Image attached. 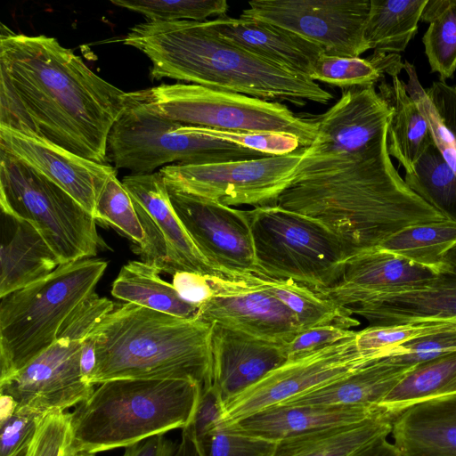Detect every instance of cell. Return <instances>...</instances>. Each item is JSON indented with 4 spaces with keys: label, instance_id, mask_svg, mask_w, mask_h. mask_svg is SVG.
<instances>
[{
    "label": "cell",
    "instance_id": "obj_36",
    "mask_svg": "<svg viewBox=\"0 0 456 456\" xmlns=\"http://www.w3.org/2000/svg\"><path fill=\"white\" fill-rule=\"evenodd\" d=\"M455 245L456 221L447 219L406 227L389 237L377 249L439 268L444 256Z\"/></svg>",
    "mask_w": 456,
    "mask_h": 456
},
{
    "label": "cell",
    "instance_id": "obj_6",
    "mask_svg": "<svg viewBox=\"0 0 456 456\" xmlns=\"http://www.w3.org/2000/svg\"><path fill=\"white\" fill-rule=\"evenodd\" d=\"M107 265L94 258L61 264L46 278L1 298L0 382L57 339L68 319L95 293Z\"/></svg>",
    "mask_w": 456,
    "mask_h": 456
},
{
    "label": "cell",
    "instance_id": "obj_31",
    "mask_svg": "<svg viewBox=\"0 0 456 456\" xmlns=\"http://www.w3.org/2000/svg\"><path fill=\"white\" fill-rule=\"evenodd\" d=\"M428 0H370L364 30L369 50L383 54L404 52L415 37Z\"/></svg>",
    "mask_w": 456,
    "mask_h": 456
},
{
    "label": "cell",
    "instance_id": "obj_51",
    "mask_svg": "<svg viewBox=\"0 0 456 456\" xmlns=\"http://www.w3.org/2000/svg\"><path fill=\"white\" fill-rule=\"evenodd\" d=\"M96 365V348L95 342L91 333L82 343L80 354V372L82 379L89 384L92 374ZM94 386V385H93Z\"/></svg>",
    "mask_w": 456,
    "mask_h": 456
},
{
    "label": "cell",
    "instance_id": "obj_2",
    "mask_svg": "<svg viewBox=\"0 0 456 456\" xmlns=\"http://www.w3.org/2000/svg\"><path fill=\"white\" fill-rule=\"evenodd\" d=\"M276 205L323 224L348 259L377 249L406 227L448 219L399 175L387 151V129L364 149L294 177Z\"/></svg>",
    "mask_w": 456,
    "mask_h": 456
},
{
    "label": "cell",
    "instance_id": "obj_22",
    "mask_svg": "<svg viewBox=\"0 0 456 456\" xmlns=\"http://www.w3.org/2000/svg\"><path fill=\"white\" fill-rule=\"evenodd\" d=\"M438 272L439 268L375 249L349 258L339 281L316 292L346 309L378 294L424 285Z\"/></svg>",
    "mask_w": 456,
    "mask_h": 456
},
{
    "label": "cell",
    "instance_id": "obj_7",
    "mask_svg": "<svg viewBox=\"0 0 456 456\" xmlns=\"http://www.w3.org/2000/svg\"><path fill=\"white\" fill-rule=\"evenodd\" d=\"M245 211L255 251L254 274L292 280L314 291L339 281L348 257L323 224L278 205Z\"/></svg>",
    "mask_w": 456,
    "mask_h": 456
},
{
    "label": "cell",
    "instance_id": "obj_30",
    "mask_svg": "<svg viewBox=\"0 0 456 456\" xmlns=\"http://www.w3.org/2000/svg\"><path fill=\"white\" fill-rule=\"evenodd\" d=\"M161 272L143 261H130L112 283L116 298L176 317L193 319L199 308L184 301L172 283L160 278Z\"/></svg>",
    "mask_w": 456,
    "mask_h": 456
},
{
    "label": "cell",
    "instance_id": "obj_53",
    "mask_svg": "<svg viewBox=\"0 0 456 456\" xmlns=\"http://www.w3.org/2000/svg\"><path fill=\"white\" fill-rule=\"evenodd\" d=\"M173 456H200L194 438L185 430L182 431L181 441Z\"/></svg>",
    "mask_w": 456,
    "mask_h": 456
},
{
    "label": "cell",
    "instance_id": "obj_20",
    "mask_svg": "<svg viewBox=\"0 0 456 456\" xmlns=\"http://www.w3.org/2000/svg\"><path fill=\"white\" fill-rule=\"evenodd\" d=\"M370 326L426 321L456 322V245L442 260L437 276L415 288L370 297L346 308Z\"/></svg>",
    "mask_w": 456,
    "mask_h": 456
},
{
    "label": "cell",
    "instance_id": "obj_49",
    "mask_svg": "<svg viewBox=\"0 0 456 456\" xmlns=\"http://www.w3.org/2000/svg\"><path fill=\"white\" fill-rule=\"evenodd\" d=\"M172 284L179 296L198 308L212 295L207 275L179 271L173 275Z\"/></svg>",
    "mask_w": 456,
    "mask_h": 456
},
{
    "label": "cell",
    "instance_id": "obj_18",
    "mask_svg": "<svg viewBox=\"0 0 456 456\" xmlns=\"http://www.w3.org/2000/svg\"><path fill=\"white\" fill-rule=\"evenodd\" d=\"M391 108L375 86L342 89L340 99L314 117L317 134L303 148L298 166L318 164L357 152L388 127Z\"/></svg>",
    "mask_w": 456,
    "mask_h": 456
},
{
    "label": "cell",
    "instance_id": "obj_34",
    "mask_svg": "<svg viewBox=\"0 0 456 456\" xmlns=\"http://www.w3.org/2000/svg\"><path fill=\"white\" fill-rule=\"evenodd\" d=\"M254 277L295 314L302 330L321 325L351 330L360 324L346 309L292 280L273 279L262 274H254Z\"/></svg>",
    "mask_w": 456,
    "mask_h": 456
},
{
    "label": "cell",
    "instance_id": "obj_48",
    "mask_svg": "<svg viewBox=\"0 0 456 456\" xmlns=\"http://www.w3.org/2000/svg\"><path fill=\"white\" fill-rule=\"evenodd\" d=\"M224 411L222 395L212 383L202 388L191 419L183 430L197 441L224 424Z\"/></svg>",
    "mask_w": 456,
    "mask_h": 456
},
{
    "label": "cell",
    "instance_id": "obj_29",
    "mask_svg": "<svg viewBox=\"0 0 456 456\" xmlns=\"http://www.w3.org/2000/svg\"><path fill=\"white\" fill-rule=\"evenodd\" d=\"M379 90L392 111L387 128L388 153L404 168L405 173H410L425 148L433 141L428 123L398 75L392 77V84L381 82Z\"/></svg>",
    "mask_w": 456,
    "mask_h": 456
},
{
    "label": "cell",
    "instance_id": "obj_41",
    "mask_svg": "<svg viewBox=\"0 0 456 456\" xmlns=\"http://www.w3.org/2000/svg\"><path fill=\"white\" fill-rule=\"evenodd\" d=\"M382 71L368 58L330 56L322 53L316 61L309 77L342 89L375 86Z\"/></svg>",
    "mask_w": 456,
    "mask_h": 456
},
{
    "label": "cell",
    "instance_id": "obj_38",
    "mask_svg": "<svg viewBox=\"0 0 456 456\" xmlns=\"http://www.w3.org/2000/svg\"><path fill=\"white\" fill-rule=\"evenodd\" d=\"M456 329V322L426 321L399 325L369 326L356 331L357 349L373 358H380L398 352L399 346L419 337L438 331Z\"/></svg>",
    "mask_w": 456,
    "mask_h": 456
},
{
    "label": "cell",
    "instance_id": "obj_55",
    "mask_svg": "<svg viewBox=\"0 0 456 456\" xmlns=\"http://www.w3.org/2000/svg\"><path fill=\"white\" fill-rule=\"evenodd\" d=\"M73 456H95L94 453H88V452H78L74 454Z\"/></svg>",
    "mask_w": 456,
    "mask_h": 456
},
{
    "label": "cell",
    "instance_id": "obj_25",
    "mask_svg": "<svg viewBox=\"0 0 456 456\" xmlns=\"http://www.w3.org/2000/svg\"><path fill=\"white\" fill-rule=\"evenodd\" d=\"M0 298L50 275L61 262L29 222L1 211Z\"/></svg>",
    "mask_w": 456,
    "mask_h": 456
},
{
    "label": "cell",
    "instance_id": "obj_44",
    "mask_svg": "<svg viewBox=\"0 0 456 456\" xmlns=\"http://www.w3.org/2000/svg\"><path fill=\"white\" fill-rule=\"evenodd\" d=\"M200 456H273L276 443L227 431L224 424L195 441Z\"/></svg>",
    "mask_w": 456,
    "mask_h": 456
},
{
    "label": "cell",
    "instance_id": "obj_40",
    "mask_svg": "<svg viewBox=\"0 0 456 456\" xmlns=\"http://www.w3.org/2000/svg\"><path fill=\"white\" fill-rule=\"evenodd\" d=\"M94 218L115 227L136 245L144 240V231L134 200L117 175L110 176L102 188Z\"/></svg>",
    "mask_w": 456,
    "mask_h": 456
},
{
    "label": "cell",
    "instance_id": "obj_32",
    "mask_svg": "<svg viewBox=\"0 0 456 456\" xmlns=\"http://www.w3.org/2000/svg\"><path fill=\"white\" fill-rule=\"evenodd\" d=\"M403 69L409 77L406 90L426 118L435 144L456 174V85L436 81L425 89L412 64L405 61Z\"/></svg>",
    "mask_w": 456,
    "mask_h": 456
},
{
    "label": "cell",
    "instance_id": "obj_10",
    "mask_svg": "<svg viewBox=\"0 0 456 456\" xmlns=\"http://www.w3.org/2000/svg\"><path fill=\"white\" fill-rule=\"evenodd\" d=\"M108 160L133 175L169 165H205L267 157L205 133L202 126L166 119L128 105L108 139Z\"/></svg>",
    "mask_w": 456,
    "mask_h": 456
},
{
    "label": "cell",
    "instance_id": "obj_27",
    "mask_svg": "<svg viewBox=\"0 0 456 456\" xmlns=\"http://www.w3.org/2000/svg\"><path fill=\"white\" fill-rule=\"evenodd\" d=\"M414 366L377 358L340 378L281 403L282 405H380Z\"/></svg>",
    "mask_w": 456,
    "mask_h": 456
},
{
    "label": "cell",
    "instance_id": "obj_11",
    "mask_svg": "<svg viewBox=\"0 0 456 456\" xmlns=\"http://www.w3.org/2000/svg\"><path fill=\"white\" fill-rule=\"evenodd\" d=\"M115 305L92 295L64 323L57 339L33 361L0 382V395L44 415L77 406L94 390L80 372L82 343Z\"/></svg>",
    "mask_w": 456,
    "mask_h": 456
},
{
    "label": "cell",
    "instance_id": "obj_8",
    "mask_svg": "<svg viewBox=\"0 0 456 456\" xmlns=\"http://www.w3.org/2000/svg\"><path fill=\"white\" fill-rule=\"evenodd\" d=\"M127 104L186 125L222 131L286 133L301 146L317 134L313 118H302L286 105L240 94L185 83L161 84L127 93Z\"/></svg>",
    "mask_w": 456,
    "mask_h": 456
},
{
    "label": "cell",
    "instance_id": "obj_14",
    "mask_svg": "<svg viewBox=\"0 0 456 456\" xmlns=\"http://www.w3.org/2000/svg\"><path fill=\"white\" fill-rule=\"evenodd\" d=\"M121 182L134 200L144 231V240L134 250L142 261L172 275L179 271L224 275L194 245L173 208L159 171L131 174Z\"/></svg>",
    "mask_w": 456,
    "mask_h": 456
},
{
    "label": "cell",
    "instance_id": "obj_5",
    "mask_svg": "<svg viewBox=\"0 0 456 456\" xmlns=\"http://www.w3.org/2000/svg\"><path fill=\"white\" fill-rule=\"evenodd\" d=\"M202 387L183 379H113L99 384L72 412V452L126 448L184 428Z\"/></svg>",
    "mask_w": 456,
    "mask_h": 456
},
{
    "label": "cell",
    "instance_id": "obj_37",
    "mask_svg": "<svg viewBox=\"0 0 456 456\" xmlns=\"http://www.w3.org/2000/svg\"><path fill=\"white\" fill-rule=\"evenodd\" d=\"M420 20L429 24L422 42L431 71L445 82L456 70V0H428Z\"/></svg>",
    "mask_w": 456,
    "mask_h": 456
},
{
    "label": "cell",
    "instance_id": "obj_12",
    "mask_svg": "<svg viewBox=\"0 0 456 456\" xmlns=\"http://www.w3.org/2000/svg\"><path fill=\"white\" fill-rule=\"evenodd\" d=\"M303 149L289 154L159 169L168 189L232 206L276 205L292 182Z\"/></svg>",
    "mask_w": 456,
    "mask_h": 456
},
{
    "label": "cell",
    "instance_id": "obj_33",
    "mask_svg": "<svg viewBox=\"0 0 456 456\" xmlns=\"http://www.w3.org/2000/svg\"><path fill=\"white\" fill-rule=\"evenodd\" d=\"M456 394V352L414 366L389 392L380 406L399 414L430 399Z\"/></svg>",
    "mask_w": 456,
    "mask_h": 456
},
{
    "label": "cell",
    "instance_id": "obj_3",
    "mask_svg": "<svg viewBox=\"0 0 456 456\" xmlns=\"http://www.w3.org/2000/svg\"><path fill=\"white\" fill-rule=\"evenodd\" d=\"M207 20L145 21L130 28L123 42L150 59L151 79L171 78L300 107L333 98L310 77L222 39Z\"/></svg>",
    "mask_w": 456,
    "mask_h": 456
},
{
    "label": "cell",
    "instance_id": "obj_26",
    "mask_svg": "<svg viewBox=\"0 0 456 456\" xmlns=\"http://www.w3.org/2000/svg\"><path fill=\"white\" fill-rule=\"evenodd\" d=\"M391 433L401 456H456V394L404 409Z\"/></svg>",
    "mask_w": 456,
    "mask_h": 456
},
{
    "label": "cell",
    "instance_id": "obj_52",
    "mask_svg": "<svg viewBox=\"0 0 456 456\" xmlns=\"http://www.w3.org/2000/svg\"><path fill=\"white\" fill-rule=\"evenodd\" d=\"M350 456H401L394 444L387 440V436L380 437Z\"/></svg>",
    "mask_w": 456,
    "mask_h": 456
},
{
    "label": "cell",
    "instance_id": "obj_43",
    "mask_svg": "<svg viewBox=\"0 0 456 456\" xmlns=\"http://www.w3.org/2000/svg\"><path fill=\"white\" fill-rule=\"evenodd\" d=\"M72 413L52 412L39 422L24 456H73Z\"/></svg>",
    "mask_w": 456,
    "mask_h": 456
},
{
    "label": "cell",
    "instance_id": "obj_47",
    "mask_svg": "<svg viewBox=\"0 0 456 456\" xmlns=\"http://www.w3.org/2000/svg\"><path fill=\"white\" fill-rule=\"evenodd\" d=\"M356 331L337 325H321L302 330L290 342L283 345L288 361L306 356L345 338L354 337Z\"/></svg>",
    "mask_w": 456,
    "mask_h": 456
},
{
    "label": "cell",
    "instance_id": "obj_42",
    "mask_svg": "<svg viewBox=\"0 0 456 456\" xmlns=\"http://www.w3.org/2000/svg\"><path fill=\"white\" fill-rule=\"evenodd\" d=\"M45 416L19 407L11 397L1 395L0 456L27 448Z\"/></svg>",
    "mask_w": 456,
    "mask_h": 456
},
{
    "label": "cell",
    "instance_id": "obj_21",
    "mask_svg": "<svg viewBox=\"0 0 456 456\" xmlns=\"http://www.w3.org/2000/svg\"><path fill=\"white\" fill-rule=\"evenodd\" d=\"M212 383L224 406L288 362L281 345L212 324Z\"/></svg>",
    "mask_w": 456,
    "mask_h": 456
},
{
    "label": "cell",
    "instance_id": "obj_15",
    "mask_svg": "<svg viewBox=\"0 0 456 456\" xmlns=\"http://www.w3.org/2000/svg\"><path fill=\"white\" fill-rule=\"evenodd\" d=\"M207 280L212 295L199 307L196 318L200 321L281 346L302 330L295 314L264 289L253 273L207 275Z\"/></svg>",
    "mask_w": 456,
    "mask_h": 456
},
{
    "label": "cell",
    "instance_id": "obj_13",
    "mask_svg": "<svg viewBox=\"0 0 456 456\" xmlns=\"http://www.w3.org/2000/svg\"><path fill=\"white\" fill-rule=\"evenodd\" d=\"M370 0H253L240 17L268 22L319 45L325 54L360 57Z\"/></svg>",
    "mask_w": 456,
    "mask_h": 456
},
{
    "label": "cell",
    "instance_id": "obj_4",
    "mask_svg": "<svg viewBox=\"0 0 456 456\" xmlns=\"http://www.w3.org/2000/svg\"><path fill=\"white\" fill-rule=\"evenodd\" d=\"M212 324L126 303L92 330L96 365L90 383L124 379L212 384Z\"/></svg>",
    "mask_w": 456,
    "mask_h": 456
},
{
    "label": "cell",
    "instance_id": "obj_39",
    "mask_svg": "<svg viewBox=\"0 0 456 456\" xmlns=\"http://www.w3.org/2000/svg\"><path fill=\"white\" fill-rule=\"evenodd\" d=\"M113 4L143 15L147 21H204L226 15L225 0H111Z\"/></svg>",
    "mask_w": 456,
    "mask_h": 456
},
{
    "label": "cell",
    "instance_id": "obj_9",
    "mask_svg": "<svg viewBox=\"0 0 456 456\" xmlns=\"http://www.w3.org/2000/svg\"><path fill=\"white\" fill-rule=\"evenodd\" d=\"M1 211L32 224L61 264L94 256L102 246L96 220L67 191L0 150Z\"/></svg>",
    "mask_w": 456,
    "mask_h": 456
},
{
    "label": "cell",
    "instance_id": "obj_19",
    "mask_svg": "<svg viewBox=\"0 0 456 456\" xmlns=\"http://www.w3.org/2000/svg\"><path fill=\"white\" fill-rule=\"evenodd\" d=\"M0 150L23 161L76 200L93 216L108 179L117 175L110 164H99L60 146L0 126Z\"/></svg>",
    "mask_w": 456,
    "mask_h": 456
},
{
    "label": "cell",
    "instance_id": "obj_28",
    "mask_svg": "<svg viewBox=\"0 0 456 456\" xmlns=\"http://www.w3.org/2000/svg\"><path fill=\"white\" fill-rule=\"evenodd\" d=\"M397 415L388 413L285 439L276 443L273 456H350L377 439L387 436Z\"/></svg>",
    "mask_w": 456,
    "mask_h": 456
},
{
    "label": "cell",
    "instance_id": "obj_23",
    "mask_svg": "<svg viewBox=\"0 0 456 456\" xmlns=\"http://www.w3.org/2000/svg\"><path fill=\"white\" fill-rule=\"evenodd\" d=\"M388 413L393 412L380 405L276 404L224 424V428L230 432L278 443L323 428L360 422Z\"/></svg>",
    "mask_w": 456,
    "mask_h": 456
},
{
    "label": "cell",
    "instance_id": "obj_35",
    "mask_svg": "<svg viewBox=\"0 0 456 456\" xmlns=\"http://www.w3.org/2000/svg\"><path fill=\"white\" fill-rule=\"evenodd\" d=\"M404 181L417 195L446 218L456 221V174L432 141Z\"/></svg>",
    "mask_w": 456,
    "mask_h": 456
},
{
    "label": "cell",
    "instance_id": "obj_1",
    "mask_svg": "<svg viewBox=\"0 0 456 456\" xmlns=\"http://www.w3.org/2000/svg\"><path fill=\"white\" fill-rule=\"evenodd\" d=\"M2 28L0 126L108 164V139L127 107V93L54 37Z\"/></svg>",
    "mask_w": 456,
    "mask_h": 456
},
{
    "label": "cell",
    "instance_id": "obj_54",
    "mask_svg": "<svg viewBox=\"0 0 456 456\" xmlns=\"http://www.w3.org/2000/svg\"><path fill=\"white\" fill-rule=\"evenodd\" d=\"M27 449H28V447L27 448L20 449V450L12 452V454H10L8 456H24L25 453H26Z\"/></svg>",
    "mask_w": 456,
    "mask_h": 456
},
{
    "label": "cell",
    "instance_id": "obj_24",
    "mask_svg": "<svg viewBox=\"0 0 456 456\" xmlns=\"http://www.w3.org/2000/svg\"><path fill=\"white\" fill-rule=\"evenodd\" d=\"M207 22L226 42L308 77L324 53L319 45L262 20L224 15Z\"/></svg>",
    "mask_w": 456,
    "mask_h": 456
},
{
    "label": "cell",
    "instance_id": "obj_50",
    "mask_svg": "<svg viewBox=\"0 0 456 456\" xmlns=\"http://www.w3.org/2000/svg\"><path fill=\"white\" fill-rule=\"evenodd\" d=\"M176 447V444L159 435L126 447L123 456H173Z\"/></svg>",
    "mask_w": 456,
    "mask_h": 456
},
{
    "label": "cell",
    "instance_id": "obj_16",
    "mask_svg": "<svg viewBox=\"0 0 456 456\" xmlns=\"http://www.w3.org/2000/svg\"><path fill=\"white\" fill-rule=\"evenodd\" d=\"M354 337L302 358L288 361L273 370L225 404L224 424L292 399L377 359L361 353Z\"/></svg>",
    "mask_w": 456,
    "mask_h": 456
},
{
    "label": "cell",
    "instance_id": "obj_17",
    "mask_svg": "<svg viewBox=\"0 0 456 456\" xmlns=\"http://www.w3.org/2000/svg\"><path fill=\"white\" fill-rule=\"evenodd\" d=\"M167 190L187 233L211 265L224 275L255 273L253 239L245 210Z\"/></svg>",
    "mask_w": 456,
    "mask_h": 456
},
{
    "label": "cell",
    "instance_id": "obj_46",
    "mask_svg": "<svg viewBox=\"0 0 456 456\" xmlns=\"http://www.w3.org/2000/svg\"><path fill=\"white\" fill-rule=\"evenodd\" d=\"M400 349V353L387 358L393 363L411 367L456 352V329L411 339L401 345Z\"/></svg>",
    "mask_w": 456,
    "mask_h": 456
},
{
    "label": "cell",
    "instance_id": "obj_45",
    "mask_svg": "<svg viewBox=\"0 0 456 456\" xmlns=\"http://www.w3.org/2000/svg\"><path fill=\"white\" fill-rule=\"evenodd\" d=\"M206 134L268 156L289 154L301 146L289 134L260 131H222L203 127Z\"/></svg>",
    "mask_w": 456,
    "mask_h": 456
}]
</instances>
